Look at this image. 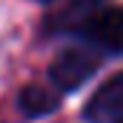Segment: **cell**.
Listing matches in <instances>:
<instances>
[{
	"label": "cell",
	"instance_id": "cell-3",
	"mask_svg": "<svg viewBox=\"0 0 123 123\" xmlns=\"http://www.w3.org/2000/svg\"><path fill=\"white\" fill-rule=\"evenodd\" d=\"M86 117L92 123H123V72L94 92L86 103Z\"/></svg>",
	"mask_w": 123,
	"mask_h": 123
},
{
	"label": "cell",
	"instance_id": "cell-1",
	"mask_svg": "<svg viewBox=\"0 0 123 123\" xmlns=\"http://www.w3.org/2000/svg\"><path fill=\"white\" fill-rule=\"evenodd\" d=\"M74 31L89 43L103 52L123 55V6H100L92 14H86Z\"/></svg>",
	"mask_w": 123,
	"mask_h": 123
},
{
	"label": "cell",
	"instance_id": "cell-2",
	"mask_svg": "<svg viewBox=\"0 0 123 123\" xmlns=\"http://www.w3.org/2000/svg\"><path fill=\"white\" fill-rule=\"evenodd\" d=\"M94 72H97V55L92 49H66L55 57L52 69H49V77L60 92H74Z\"/></svg>",
	"mask_w": 123,
	"mask_h": 123
},
{
	"label": "cell",
	"instance_id": "cell-4",
	"mask_svg": "<svg viewBox=\"0 0 123 123\" xmlns=\"http://www.w3.org/2000/svg\"><path fill=\"white\" fill-rule=\"evenodd\" d=\"M60 97L46 89V86H26L23 92L17 94V106L26 117H43V115H52L57 109Z\"/></svg>",
	"mask_w": 123,
	"mask_h": 123
}]
</instances>
